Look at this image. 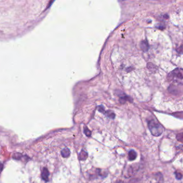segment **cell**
<instances>
[{
	"mask_svg": "<svg viewBox=\"0 0 183 183\" xmlns=\"http://www.w3.org/2000/svg\"><path fill=\"white\" fill-rule=\"evenodd\" d=\"M148 127L152 135L158 137L163 133L164 128L162 125L154 120H151L148 123Z\"/></svg>",
	"mask_w": 183,
	"mask_h": 183,
	"instance_id": "6da1fadb",
	"label": "cell"
},
{
	"mask_svg": "<svg viewBox=\"0 0 183 183\" xmlns=\"http://www.w3.org/2000/svg\"><path fill=\"white\" fill-rule=\"evenodd\" d=\"M105 114L107 117H109L111 119H114L115 118V114L112 112V111H106L105 113Z\"/></svg>",
	"mask_w": 183,
	"mask_h": 183,
	"instance_id": "30bf717a",
	"label": "cell"
},
{
	"mask_svg": "<svg viewBox=\"0 0 183 183\" xmlns=\"http://www.w3.org/2000/svg\"><path fill=\"white\" fill-rule=\"evenodd\" d=\"M22 154L20 153H15L13 156V158L16 159V160H19L22 157Z\"/></svg>",
	"mask_w": 183,
	"mask_h": 183,
	"instance_id": "4fadbf2b",
	"label": "cell"
},
{
	"mask_svg": "<svg viewBox=\"0 0 183 183\" xmlns=\"http://www.w3.org/2000/svg\"><path fill=\"white\" fill-rule=\"evenodd\" d=\"M168 78L170 79V80L173 79H176L182 81L183 78L182 69L177 68L174 70H173L172 72H171V73H170V74H169Z\"/></svg>",
	"mask_w": 183,
	"mask_h": 183,
	"instance_id": "7a4b0ae2",
	"label": "cell"
},
{
	"mask_svg": "<svg viewBox=\"0 0 183 183\" xmlns=\"http://www.w3.org/2000/svg\"><path fill=\"white\" fill-rule=\"evenodd\" d=\"M98 111H99V112H100L104 113V108L101 106H99V107H98Z\"/></svg>",
	"mask_w": 183,
	"mask_h": 183,
	"instance_id": "9a60e30c",
	"label": "cell"
},
{
	"mask_svg": "<svg viewBox=\"0 0 183 183\" xmlns=\"http://www.w3.org/2000/svg\"><path fill=\"white\" fill-rule=\"evenodd\" d=\"M3 164L1 163V162H0V173H1V171H2V170H3Z\"/></svg>",
	"mask_w": 183,
	"mask_h": 183,
	"instance_id": "2e32d148",
	"label": "cell"
},
{
	"mask_svg": "<svg viewBox=\"0 0 183 183\" xmlns=\"http://www.w3.org/2000/svg\"><path fill=\"white\" fill-rule=\"evenodd\" d=\"M175 176H176V178H177V179H179V180H180V179H182V178L183 177V175H182V174H181V173L178 172H176L175 173Z\"/></svg>",
	"mask_w": 183,
	"mask_h": 183,
	"instance_id": "7c38bea8",
	"label": "cell"
},
{
	"mask_svg": "<svg viewBox=\"0 0 183 183\" xmlns=\"http://www.w3.org/2000/svg\"><path fill=\"white\" fill-rule=\"evenodd\" d=\"M88 157V153L84 150H82L80 153V160L81 161L86 160Z\"/></svg>",
	"mask_w": 183,
	"mask_h": 183,
	"instance_id": "52a82bcc",
	"label": "cell"
},
{
	"mask_svg": "<svg viewBox=\"0 0 183 183\" xmlns=\"http://www.w3.org/2000/svg\"><path fill=\"white\" fill-rule=\"evenodd\" d=\"M61 155L63 157H68L70 154V151L68 148H64L63 150L61 151Z\"/></svg>",
	"mask_w": 183,
	"mask_h": 183,
	"instance_id": "8992f818",
	"label": "cell"
},
{
	"mask_svg": "<svg viewBox=\"0 0 183 183\" xmlns=\"http://www.w3.org/2000/svg\"><path fill=\"white\" fill-rule=\"evenodd\" d=\"M147 68L149 70H150L151 72H155L157 69V67L151 63H148L147 64Z\"/></svg>",
	"mask_w": 183,
	"mask_h": 183,
	"instance_id": "ba28073f",
	"label": "cell"
},
{
	"mask_svg": "<svg viewBox=\"0 0 183 183\" xmlns=\"http://www.w3.org/2000/svg\"><path fill=\"white\" fill-rule=\"evenodd\" d=\"M140 47L144 52H147L149 49V45L146 40H143L140 43Z\"/></svg>",
	"mask_w": 183,
	"mask_h": 183,
	"instance_id": "3957f363",
	"label": "cell"
},
{
	"mask_svg": "<svg viewBox=\"0 0 183 183\" xmlns=\"http://www.w3.org/2000/svg\"><path fill=\"white\" fill-rule=\"evenodd\" d=\"M42 178L44 179V181L47 182L48 181V176H49V172L47 169L45 168L43 169V170L42 172Z\"/></svg>",
	"mask_w": 183,
	"mask_h": 183,
	"instance_id": "277c9868",
	"label": "cell"
},
{
	"mask_svg": "<svg viewBox=\"0 0 183 183\" xmlns=\"http://www.w3.org/2000/svg\"><path fill=\"white\" fill-rule=\"evenodd\" d=\"M116 183H123V182H117Z\"/></svg>",
	"mask_w": 183,
	"mask_h": 183,
	"instance_id": "e0dca14e",
	"label": "cell"
},
{
	"mask_svg": "<svg viewBox=\"0 0 183 183\" xmlns=\"http://www.w3.org/2000/svg\"><path fill=\"white\" fill-rule=\"evenodd\" d=\"M137 156V154L134 150H131L128 153V158L130 161H134Z\"/></svg>",
	"mask_w": 183,
	"mask_h": 183,
	"instance_id": "5b68a950",
	"label": "cell"
},
{
	"mask_svg": "<svg viewBox=\"0 0 183 183\" xmlns=\"http://www.w3.org/2000/svg\"><path fill=\"white\" fill-rule=\"evenodd\" d=\"M177 139L179 141L182 142L183 141V133H181L180 134H179L177 135Z\"/></svg>",
	"mask_w": 183,
	"mask_h": 183,
	"instance_id": "5bb4252c",
	"label": "cell"
},
{
	"mask_svg": "<svg viewBox=\"0 0 183 183\" xmlns=\"http://www.w3.org/2000/svg\"><path fill=\"white\" fill-rule=\"evenodd\" d=\"M84 133L87 135V137H90L91 135V131L86 127H85L84 128Z\"/></svg>",
	"mask_w": 183,
	"mask_h": 183,
	"instance_id": "8fae6325",
	"label": "cell"
},
{
	"mask_svg": "<svg viewBox=\"0 0 183 183\" xmlns=\"http://www.w3.org/2000/svg\"><path fill=\"white\" fill-rule=\"evenodd\" d=\"M131 99H132V98H130V97L125 96V95H124V96L123 95V96L120 97V101L121 103L124 104V103L126 102V101H131Z\"/></svg>",
	"mask_w": 183,
	"mask_h": 183,
	"instance_id": "9c48e42d",
	"label": "cell"
}]
</instances>
